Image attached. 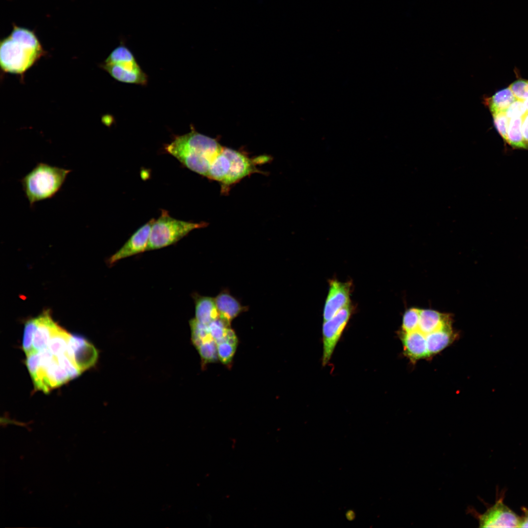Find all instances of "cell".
<instances>
[{"label": "cell", "instance_id": "obj_23", "mask_svg": "<svg viewBox=\"0 0 528 528\" xmlns=\"http://www.w3.org/2000/svg\"><path fill=\"white\" fill-rule=\"evenodd\" d=\"M10 38L19 42L36 48H42L34 33L23 28L15 27L13 30Z\"/></svg>", "mask_w": 528, "mask_h": 528}, {"label": "cell", "instance_id": "obj_3", "mask_svg": "<svg viewBox=\"0 0 528 528\" xmlns=\"http://www.w3.org/2000/svg\"><path fill=\"white\" fill-rule=\"evenodd\" d=\"M70 170L40 162L21 180L30 206L53 197L61 189Z\"/></svg>", "mask_w": 528, "mask_h": 528}, {"label": "cell", "instance_id": "obj_9", "mask_svg": "<svg viewBox=\"0 0 528 528\" xmlns=\"http://www.w3.org/2000/svg\"><path fill=\"white\" fill-rule=\"evenodd\" d=\"M519 517L500 498L479 517L482 528H518Z\"/></svg>", "mask_w": 528, "mask_h": 528}, {"label": "cell", "instance_id": "obj_11", "mask_svg": "<svg viewBox=\"0 0 528 528\" xmlns=\"http://www.w3.org/2000/svg\"><path fill=\"white\" fill-rule=\"evenodd\" d=\"M154 220L151 219L137 229L124 244L109 258V263L112 265L122 259L146 251L152 226Z\"/></svg>", "mask_w": 528, "mask_h": 528}, {"label": "cell", "instance_id": "obj_24", "mask_svg": "<svg viewBox=\"0 0 528 528\" xmlns=\"http://www.w3.org/2000/svg\"><path fill=\"white\" fill-rule=\"evenodd\" d=\"M196 348L204 364L215 362L218 360L217 343L214 340L203 342Z\"/></svg>", "mask_w": 528, "mask_h": 528}, {"label": "cell", "instance_id": "obj_15", "mask_svg": "<svg viewBox=\"0 0 528 528\" xmlns=\"http://www.w3.org/2000/svg\"><path fill=\"white\" fill-rule=\"evenodd\" d=\"M451 325L449 314L432 309H420L418 330L425 335Z\"/></svg>", "mask_w": 528, "mask_h": 528}, {"label": "cell", "instance_id": "obj_25", "mask_svg": "<svg viewBox=\"0 0 528 528\" xmlns=\"http://www.w3.org/2000/svg\"><path fill=\"white\" fill-rule=\"evenodd\" d=\"M420 309L416 308L407 309L404 313L401 325L402 332H409L418 330Z\"/></svg>", "mask_w": 528, "mask_h": 528}, {"label": "cell", "instance_id": "obj_2", "mask_svg": "<svg viewBox=\"0 0 528 528\" xmlns=\"http://www.w3.org/2000/svg\"><path fill=\"white\" fill-rule=\"evenodd\" d=\"M270 160L269 156L250 157L242 152L223 147L212 163L207 177L219 182L221 193L226 194L232 185L246 176L262 173L257 166Z\"/></svg>", "mask_w": 528, "mask_h": 528}, {"label": "cell", "instance_id": "obj_14", "mask_svg": "<svg viewBox=\"0 0 528 528\" xmlns=\"http://www.w3.org/2000/svg\"><path fill=\"white\" fill-rule=\"evenodd\" d=\"M214 299L220 317L229 324L246 310L227 290L221 291Z\"/></svg>", "mask_w": 528, "mask_h": 528}, {"label": "cell", "instance_id": "obj_16", "mask_svg": "<svg viewBox=\"0 0 528 528\" xmlns=\"http://www.w3.org/2000/svg\"><path fill=\"white\" fill-rule=\"evenodd\" d=\"M195 304V319L198 322L208 324L220 317L215 299L210 297L194 294Z\"/></svg>", "mask_w": 528, "mask_h": 528}, {"label": "cell", "instance_id": "obj_5", "mask_svg": "<svg viewBox=\"0 0 528 528\" xmlns=\"http://www.w3.org/2000/svg\"><path fill=\"white\" fill-rule=\"evenodd\" d=\"M102 67L110 75L121 82L145 85L148 76L137 63L133 53L123 44L114 48Z\"/></svg>", "mask_w": 528, "mask_h": 528}, {"label": "cell", "instance_id": "obj_17", "mask_svg": "<svg viewBox=\"0 0 528 528\" xmlns=\"http://www.w3.org/2000/svg\"><path fill=\"white\" fill-rule=\"evenodd\" d=\"M425 336L430 356L444 350L453 342L455 337L451 325Z\"/></svg>", "mask_w": 528, "mask_h": 528}, {"label": "cell", "instance_id": "obj_35", "mask_svg": "<svg viewBox=\"0 0 528 528\" xmlns=\"http://www.w3.org/2000/svg\"><path fill=\"white\" fill-rule=\"evenodd\" d=\"M346 517L349 521H352L355 518V513L352 510H349L346 513Z\"/></svg>", "mask_w": 528, "mask_h": 528}, {"label": "cell", "instance_id": "obj_6", "mask_svg": "<svg viewBox=\"0 0 528 528\" xmlns=\"http://www.w3.org/2000/svg\"><path fill=\"white\" fill-rule=\"evenodd\" d=\"M43 52L42 48H35L17 42L9 36L0 43L1 68L5 72L22 74L41 57Z\"/></svg>", "mask_w": 528, "mask_h": 528}, {"label": "cell", "instance_id": "obj_20", "mask_svg": "<svg viewBox=\"0 0 528 528\" xmlns=\"http://www.w3.org/2000/svg\"><path fill=\"white\" fill-rule=\"evenodd\" d=\"M517 99L509 87L500 90L487 99V103L492 114L505 112Z\"/></svg>", "mask_w": 528, "mask_h": 528}, {"label": "cell", "instance_id": "obj_34", "mask_svg": "<svg viewBox=\"0 0 528 528\" xmlns=\"http://www.w3.org/2000/svg\"><path fill=\"white\" fill-rule=\"evenodd\" d=\"M522 510L523 514L519 517L518 528H528V509L523 507Z\"/></svg>", "mask_w": 528, "mask_h": 528}, {"label": "cell", "instance_id": "obj_29", "mask_svg": "<svg viewBox=\"0 0 528 528\" xmlns=\"http://www.w3.org/2000/svg\"><path fill=\"white\" fill-rule=\"evenodd\" d=\"M494 125L502 137L506 141L509 118L505 112L492 114Z\"/></svg>", "mask_w": 528, "mask_h": 528}, {"label": "cell", "instance_id": "obj_8", "mask_svg": "<svg viewBox=\"0 0 528 528\" xmlns=\"http://www.w3.org/2000/svg\"><path fill=\"white\" fill-rule=\"evenodd\" d=\"M65 354L81 373L93 366L98 357L93 345L75 334H71Z\"/></svg>", "mask_w": 528, "mask_h": 528}, {"label": "cell", "instance_id": "obj_21", "mask_svg": "<svg viewBox=\"0 0 528 528\" xmlns=\"http://www.w3.org/2000/svg\"><path fill=\"white\" fill-rule=\"evenodd\" d=\"M70 336V333L58 325L48 343L47 348L56 356L65 353Z\"/></svg>", "mask_w": 528, "mask_h": 528}, {"label": "cell", "instance_id": "obj_18", "mask_svg": "<svg viewBox=\"0 0 528 528\" xmlns=\"http://www.w3.org/2000/svg\"><path fill=\"white\" fill-rule=\"evenodd\" d=\"M70 380L66 370L59 364L57 356H54L48 365L43 382V391L48 392L50 390L59 387Z\"/></svg>", "mask_w": 528, "mask_h": 528}, {"label": "cell", "instance_id": "obj_4", "mask_svg": "<svg viewBox=\"0 0 528 528\" xmlns=\"http://www.w3.org/2000/svg\"><path fill=\"white\" fill-rule=\"evenodd\" d=\"M205 222L198 223L175 219L168 212L162 210L154 220L151 230L147 250L160 249L173 244L194 229L205 227Z\"/></svg>", "mask_w": 528, "mask_h": 528}, {"label": "cell", "instance_id": "obj_10", "mask_svg": "<svg viewBox=\"0 0 528 528\" xmlns=\"http://www.w3.org/2000/svg\"><path fill=\"white\" fill-rule=\"evenodd\" d=\"M352 284L331 280L323 309L324 321L334 316L339 310L351 304Z\"/></svg>", "mask_w": 528, "mask_h": 528}, {"label": "cell", "instance_id": "obj_13", "mask_svg": "<svg viewBox=\"0 0 528 528\" xmlns=\"http://www.w3.org/2000/svg\"><path fill=\"white\" fill-rule=\"evenodd\" d=\"M37 326L33 342V352H39L47 348L53 333L58 325L53 320L50 312L48 311L44 312L37 317Z\"/></svg>", "mask_w": 528, "mask_h": 528}, {"label": "cell", "instance_id": "obj_28", "mask_svg": "<svg viewBox=\"0 0 528 528\" xmlns=\"http://www.w3.org/2000/svg\"><path fill=\"white\" fill-rule=\"evenodd\" d=\"M509 88L517 99L524 101L528 99V80L518 79L511 83Z\"/></svg>", "mask_w": 528, "mask_h": 528}, {"label": "cell", "instance_id": "obj_12", "mask_svg": "<svg viewBox=\"0 0 528 528\" xmlns=\"http://www.w3.org/2000/svg\"><path fill=\"white\" fill-rule=\"evenodd\" d=\"M405 354L412 361L429 357L426 337L418 330L400 334Z\"/></svg>", "mask_w": 528, "mask_h": 528}, {"label": "cell", "instance_id": "obj_36", "mask_svg": "<svg viewBox=\"0 0 528 528\" xmlns=\"http://www.w3.org/2000/svg\"><path fill=\"white\" fill-rule=\"evenodd\" d=\"M523 102L526 108L527 112L528 113V99L524 100Z\"/></svg>", "mask_w": 528, "mask_h": 528}, {"label": "cell", "instance_id": "obj_27", "mask_svg": "<svg viewBox=\"0 0 528 528\" xmlns=\"http://www.w3.org/2000/svg\"><path fill=\"white\" fill-rule=\"evenodd\" d=\"M230 325L220 317L207 324L210 335L217 343L223 339Z\"/></svg>", "mask_w": 528, "mask_h": 528}, {"label": "cell", "instance_id": "obj_1", "mask_svg": "<svg viewBox=\"0 0 528 528\" xmlns=\"http://www.w3.org/2000/svg\"><path fill=\"white\" fill-rule=\"evenodd\" d=\"M223 147L215 139L192 128L189 132L176 136L165 150L190 170L207 177Z\"/></svg>", "mask_w": 528, "mask_h": 528}, {"label": "cell", "instance_id": "obj_33", "mask_svg": "<svg viewBox=\"0 0 528 528\" xmlns=\"http://www.w3.org/2000/svg\"><path fill=\"white\" fill-rule=\"evenodd\" d=\"M521 130L524 139L528 145V113L522 117Z\"/></svg>", "mask_w": 528, "mask_h": 528}, {"label": "cell", "instance_id": "obj_7", "mask_svg": "<svg viewBox=\"0 0 528 528\" xmlns=\"http://www.w3.org/2000/svg\"><path fill=\"white\" fill-rule=\"evenodd\" d=\"M353 308L351 304L339 310L330 319L324 321L322 326V365L330 359L335 348L350 319Z\"/></svg>", "mask_w": 528, "mask_h": 528}, {"label": "cell", "instance_id": "obj_26", "mask_svg": "<svg viewBox=\"0 0 528 528\" xmlns=\"http://www.w3.org/2000/svg\"><path fill=\"white\" fill-rule=\"evenodd\" d=\"M37 326V317L28 320L25 324L22 348L26 355L33 352V342Z\"/></svg>", "mask_w": 528, "mask_h": 528}, {"label": "cell", "instance_id": "obj_31", "mask_svg": "<svg viewBox=\"0 0 528 528\" xmlns=\"http://www.w3.org/2000/svg\"><path fill=\"white\" fill-rule=\"evenodd\" d=\"M58 361L61 367L68 373L70 379L78 377L81 372L70 361L65 353L57 356Z\"/></svg>", "mask_w": 528, "mask_h": 528}, {"label": "cell", "instance_id": "obj_22", "mask_svg": "<svg viewBox=\"0 0 528 528\" xmlns=\"http://www.w3.org/2000/svg\"><path fill=\"white\" fill-rule=\"evenodd\" d=\"M522 118L509 119L506 142L513 147L528 149L521 130Z\"/></svg>", "mask_w": 528, "mask_h": 528}, {"label": "cell", "instance_id": "obj_30", "mask_svg": "<svg viewBox=\"0 0 528 528\" xmlns=\"http://www.w3.org/2000/svg\"><path fill=\"white\" fill-rule=\"evenodd\" d=\"M508 118H522L528 112L523 101L516 99L505 112Z\"/></svg>", "mask_w": 528, "mask_h": 528}, {"label": "cell", "instance_id": "obj_19", "mask_svg": "<svg viewBox=\"0 0 528 528\" xmlns=\"http://www.w3.org/2000/svg\"><path fill=\"white\" fill-rule=\"evenodd\" d=\"M238 343L234 331L229 328L222 340L217 343L218 358L222 363L229 364L235 353Z\"/></svg>", "mask_w": 528, "mask_h": 528}, {"label": "cell", "instance_id": "obj_32", "mask_svg": "<svg viewBox=\"0 0 528 528\" xmlns=\"http://www.w3.org/2000/svg\"><path fill=\"white\" fill-rule=\"evenodd\" d=\"M25 363L28 372L32 378L36 374L39 366V352H33L27 355Z\"/></svg>", "mask_w": 528, "mask_h": 528}]
</instances>
